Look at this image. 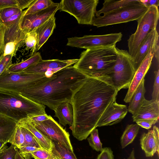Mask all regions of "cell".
<instances>
[{
  "label": "cell",
  "mask_w": 159,
  "mask_h": 159,
  "mask_svg": "<svg viewBox=\"0 0 159 159\" xmlns=\"http://www.w3.org/2000/svg\"><path fill=\"white\" fill-rule=\"evenodd\" d=\"M18 126L25 128L32 133L38 141L41 148L52 152L54 146L52 140L46 137L29 120L27 117L17 122Z\"/></svg>",
  "instance_id": "obj_21"
},
{
  "label": "cell",
  "mask_w": 159,
  "mask_h": 159,
  "mask_svg": "<svg viewBox=\"0 0 159 159\" xmlns=\"http://www.w3.org/2000/svg\"><path fill=\"white\" fill-rule=\"evenodd\" d=\"M98 0H62L59 10L73 16L80 24L92 25Z\"/></svg>",
  "instance_id": "obj_8"
},
{
  "label": "cell",
  "mask_w": 159,
  "mask_h": 159,
  "mask_svg": "<svg viewBox=\"0 0 159 159\" xmlns=\"http://www.w3.org/2000/svg\"><path fill=\"white\" fill-rule=\"evenodd\" d=\"M56 26V18L53 16L35 30L37 38L36 52L42 47L52 35Z\"/></svg>",
  "instance_id": "obj_20"
},
{
  "label": "cell",
  "mask_w": 159,
  "mask_h": 159,
  "mask_svg": "<svg viewBox=\"0 0 159 159\" xmlns=\"http://www.w3.org/2000/svg\"><path fill=\"white\" fill-rule=\"evenodd\" d=\"M87 77L71 66L58 70L20 93L54 111L61 103L70 102L73 93Z\"/></svg>",
  "instance_id": "obj_2"
},
{
  "label": "cell",
  "mask_w": 159,
  "mask_h": 159,
  "mask_svg": "<svg viewBox=\"0 0 159 159\" xmlns=\"http://www.w3.org/2000/svg\"><path fill=\"white\" fill-rule=\"evenodd\" d=\"M24 11L14 14L2 22L5 27L8 26L12 24L20 18L23 15Z\"/></svg>",
  "instance_id": "obj_44"
},
{
  "label": "cell",
  "mask_w": 159,
  "mask_h": 159,
  "mask_svg": "<svg viewBox=\"0 0 159 159\" xmlns=\"http://www.w3.org/2000/svg\"><path fill=\"white\" fill-rule=\"evenodd\" d=\"M45 107L20 93L0 89V114L17 122L28 117L46 114Z\"/></svg>",
  "instance_id": "obj_4"
},
{
  "label": "cell",
  "mask_w": 159,
  "mask_h": 159,
  "mask_svg": "<svg viewBox=\"0 0 159 159\" xmlns=\"http://www.w3.org/2000/svg\"><path fill=\"white\" fill-rule=\"evenodd\" d=\"M34 0H16L17 7L23 11L26 8H28Z\"/></svg>",
  "instance_id": "obj_46"
},
{
  "label": "cell",
  "mask_w": 159,
  "mask_h": 159,
  "mask_svg": "<svg viewBox=\"0 0 159 159\" xmlns=\"http://www.w3.org/2000/svg\"><path fill=\"white\" fill-rule=\"evenodd\" d=\"M158 39L159 34L157 28L151 30L143 42L133 59L136 70Z\"/></svg>",
  "instance_id": "obj_19"
},
{
  "label": "cell",
  "mask_w": 159,
  "mask_h": 159,
  "mask_svg": "<svg viewBox=\"0 0 159 159\" xmlns=\"http://www.w3.org/2000/svg\"><path fill=\"white\" fill-rule=\"evenodd\" d=\"M16 0H0V9L10 7H17Z\"/></svg>",
  "instance_id": "obj_45"
},
{
  "label": "cell",
  "mask_w": 159,
  "mask_h": 159,
  "mask_svg": "<svg viewBox=\"0 0 159 159\" xmlns=\"http://www.w3.org/2000/svg\"><path fill=\"white\" fill-rule=\"evenodd\" d=\"M159 19L158 7L151 6L148 7L146 11L137 20L136 30L129 36L127 40L128 52L133 59L149 33L157 28Z\"/></svg>",
  "instance_id": "obj_6"
},
{
  "label": "cell",
  "mask_w": 159,
  "mask_h": 159,
  "mask_svg": "<svg viewBox=\"0 0 159 159\" xmlns=\"http://www.w3.org/2000/svg\"><path fill=\"white\" fill-rule=\"evenodd\" d=\"M15 159H25L20 153L19 149L17 151Z\"/></svg>",
  "instance_id": "obj_51"
},
{
  "label": "cell",
  "mask_w": 159,
  "mask_h": 159,
  "mask_svg": "<svg viewBox=\"0 0 159 159\" xmlns=\"http://www.w3.org/2000/svg\"><path fill=\"white\" fill-rule=\"evenodd\" d=\"M18 148L11 144L0 153V159H15Z\"/></svg>",
  "instance_id": "obj_36"
},
{
  "label": "cell",
  "mask_w": 159,
  "mask_h": 159,
  "mask_svg": "<svg viewBox=\"0 0 159 159\" xmlns=\"http://www.w3.org/2000/svg\"><path fill=\"white\" fill-rule=\"evenodd\" d=\"M30 155L34 159H52L53 156L52 152L43 148L32 152Z\"/></svg>",
  "instance_id": "obj_35"
},
{
  "label": "cell",
  "mask_w": 159,
  "mask_h": 159,
  "mask_svg": "<svg viewBox=\"0 0 159 159\" xmlns=\"http://www.w3.org/2000/svg\"><path fill=\"white\" fill-rule=\"evenodd\" d=\"M139 126L137 124L128 125L120 138V144L122 148L131 143L137 135Z\"/></svg>",
  "instance_id": "obj_27"
},
{
  "label": "cell",
  "mask_w": 159,
  "mask_h": 159,
  "mask_svg": "<svg viewBox=\"0 0 159 159\" xmlns=\"http://www.w3.org/2000/svg\"><path fill=\"white\" fill-rule=\"evenodd\" d=\"M59 3H55L53 5L38 12L24 16L20 22V27L26 34L35 30L42 25L59 10Z\"/></svg>",
  "instance_id": "obj_13"
},
{
  "label": "cell",
  "mask_w": 159,
  "mask_h": 159,
  "mask_svg": "<svg viewBox=\"0 0 159 159\" xmlns=\"http://www.w3.org/2000/svg\"><path fill=\"white\" fill-rule=\"evenodd\" d=\"M40 149L41 148L34 146H25L19 148V151L25 159H31L30 152Z\"/></svg>",
  "instance_id": "obj_39"
},
{
  "label": "cell",
  "mask_w": 159,
  "mask_h": 159,
  "mask_svg": "<svg viewBox=\"0 0 159 159\" xmlns=\"http://www.w3.org/2000/svg\"></svg>",
  "instance_id": "obj_53"
},
{
  "label": "cell",
  "mask_w": 159,
  "mask_h": 159,
  "mask_svg": "<svg viewBox=\"0 0 159 159\" xmlns=\"http://www.w3.org/2000/svg\"><path fill=\"white\" fill-rule=\"evenodd\" d=\"M52 141L54 146L52 152L55 153L62 159H77L74 152L70 151L59 142Z\"/></svg>",
  "instance_id": "obj_29"
},
{
  "label": "cell",
  "mask_w": 159,
  "mask_h": 159,
  "mask_svg": "<svg viewBox=\"0 0 159 159\" xmlns=\"http://www.w3.org/2000/svg\"><path fill=\"white\" fill-rule=\"evenodd\" d=\"M22 16L12 24L5 27L3 56L11 55L13 56L24 42L27 34L20 27V22Z\"/></svg>",
  "instance_id": "obj_12"
},
{
  "label": "cell",
  "mask_w": 159,
  "mask_h": 159,
  "mask_svg": "<svg viewBox=\"0 0 159 159\" xmlns=\"http://www.w3.org/2000/svg\"><path fill=\"white\" fill-rule=\"evenodd\" d=\"M52 159H62V158L60 157L58 155L55 153L52 152Z\"/></svg>",
  "instance_id": "obj_52"
},
{
  "label": "cell",
  "mask_w": 159,
  "mask_h": 159,
  "mask_svg": "<svg viewBox=\"0 0 159 159\" xmlns=\"http://www.w3.org/2000/svg\"><path fill=\"white\" fill-rule=\"evenodd\" d=\"M116 46L86 49L73 66L87 77H109L116 61Z\"/></svg>",
  "instance_id": "obj_3"
},
{
  "label": "cell",
  "mask_w": 159,
  "mask_h": 159,
  "mask_svg": "<svg viewBox=\"0 0 159 159\" xmlns=\"http://www.w3.org/2000/svg\"><path fill=\"white\" fill-rule=\"evenodd\" d=\"M143 4L148 8L151 6H155L158 7L159 6V2L158 0H141Z\"/></svg>",
  "instance_id": "obj_47"
},
{
  "label": "cell",
  "mask_w": 159,
  "mask_h": 159,
  "mask_svg": "<svg viewBox=\"0 0 159 159\" xmlns=\"http://www.w3.org/2000/svg\"><path fill=\"white\" fill-rule=\"evenodd\" d=\"M54 116L58 118L59 124L65 126L73 124L74 114L73 107L70 102H66L59 105L54 111Z\"/></svg>",
  "instance_id": "obj_22"
},
{
  "label": "cell",
  "mask_w": 159,
  "mask_h": 159,
  "mask_svg": "<svg viewBox=\"0 0 159 159\" xmlns=\"http://www.w3.org/2000/svg\"><path fill=\"white\" fill-rule=\"evenodd\" d=\"M158 121L152 120H144L136 121V124L139 126L146 129H150L153 125L155 124Z\"/></svg>",
  "instance_id": "obj_43"
},
{
  "label": "cell",
  "mask_w": 159,
  "mask_h": 159,
  "mask_svg": "<svg viewBox=\"0 0 159 159\" xmlns=\"http://www.w3.org/2000/svg\"><path fill=\"white\" fill-rule=\"evenodd\" d=\"M97 159H114L113 151L110 148H104L100 153L98 155Z\"/></svg>",
  "instance_id": "obj_40"
},
{
  "label": "cell",
  "mask_w": 159,
  "mask_h": 159,
  "mask_svg": "<svg viewBox=\"0 0 159 159\" xmlns=\"http://www.w3.org/2000/svg\"><path fill=\"white\" fill-rule=\"evenodd\" d=\"M90 135L89 137L87 138L89 145L96 151L101 152L103 148L98 136V129H95Z\"/></svg>",
  "instance_id": "obj_31"
},
{
  "label": "cell",
  "mask_w": 159,
  "mask_h": 159,
  "mask_svg": "<svg viewBox=\"0 0 159 159\" xmlns=\"http://www.w3.org/2000/svg\"><path fill=\"white\" fill-rule=\"evenodd\" d=\"M42 60L40 53L36 52L32 54L28 59L19 63L12 64L7 71L13 73L22 72L27 68Z\"/></svg>",
  "instance_id": "obj_26"
},
{
  "label": "cell",
  "mask_w": 159,
  "mask_h": 159,
  "mask_svg": "<svg viewBox=\"0 0 159 159\" xmlns=\"http://www.w3.org/2000/svg\"><path fill=\"white\" fill-rule=\"evenodd\" d=\"M48 77L44 74L13 73L6 70L0 75V89L20 93Z\"/></svg>",
  "instance_id": "obj_9"
},
{
  "label": "cell",
  "mask_w": 159,
  "mask_h": 159,
  "mask_svg": "<svg viewBox=\"0 0 159 159\" xmlns=\"http://www.w3.org/2000/svg\"><path fill=\"white\" fill-rule=\"evenodd\" d=\"M17 126V122L0 114V141L8 143Z\"/></svg>",
  "instance_id": "obj_23"
},
{
  "label": "cell",
  "mask_w": 159,
  "mask_h": 159,
  "mask_svg": "<svg viewBox=\"0 0 159 159\" xmlns=\"http://www.w3.org/2000/svg\"><path fill=\"white\" fill-rule=\"evenodd\" d=\"M24 42L27 48L29 49L32 50V54L36 52L37 38V34L35 30L27 34Z\"/></svg>",
  "instance_id": "obj_33"
},
{
  "label": "cell",
  "mask_w": 159,
  "mask_h": 159,
  "mask_svg": "<svg viewBox=\"0 0 159 159\" xmlns=\"http://www.w3.org/2000/svg\"><path fill=\"white\" fill-rule=\"evenodd\" d=\"M5 26L0 19V57L3 55L4 50V33Z\"/></svg>",
  "instance_id": "obj_41"
},
{
  "label": "cell",
  "mask_w": 159,
  "mask_h": 159,
  "mask_svg": "<svg viewBox=\"0 0 159 159\" xmlns=\"http://www.w3.org/2000/svg\"><path fill=\"white\" fill-rule=\"evenodd\" d=\"M140 145L147 157H152L155 153L159 156V131L154 125L152 129L143 133L140 139Z\"/></svg>",
  "instance_id": "obj_17"
},
{
  "label": "cell",
  "mask_w": 159,
  "mask_h": 159,
  "mask_svg": "<svg viewBox=\"0 0 159 159\" xmlns=\"http://www.w3.org/2000/svg\"><path fill=\"white\" fill-rule=\"evenodd\" d=\"M154 56L156 59L158 64L159 61V39L156 42L153 50Z\"/></svg>",
  "instance_id": "obj_48"
},
{
  "label": "cell",
  "mask_w": 159,
  "mask_h": 159,
  "mask_svg": "<svg viewBox=\"0 0 159 159\" xmlns=\"http://www.w3.org/2000/svg\"><path fill=\"white\" fill-rule=\"evenodd\" d=\"M78 60V59L63 60L42 59L22 72L30 74H44L49 77L58 70L74 64Z\"/></svg>",
  "instance_id": "obj_14"
},
{
  "label": "cell",
  "mask_w": 159,
  "mask_h": 159,
  "mask_svg": "<svg viewBox=\"0 0 159 159\" xmlns=\"http://www.w3.org/2000/svg\"><path fill=\"white\" fill-rule=\"evenodd\" d=\"M25 137L21 127L18 126L8 143L16 146L18 149L23 146Z\"/></svg>",
  "instance_id": "obj_30"
},
{
  "label": "cell",
  "mask_w": 159,
  "mask_h": 159,
  "mask_svg": "<svg viewBox=\"0 0 159 159\" xmlns=\"http://www.w3.org/2000/svg\"><path fill=\"white\" fill-rule=\"evenodd\" d=\"M13 56L7 55L0 57V75L4 71L7 70L12 64V60Z\"/></svg>",
  "instance_id": "obj_37"
},
{
  "label": "cell",
  "mask_w": 159,
  "mask_h": 159,
  "mask_svg": "<svg viewBox=\"0 0 159 159\" xmlns=\"http://www.w3.org/2000/svg\"><path fill=\"white\" fill-rule=\"evenodd\" d=\"M50 116H48L46 113L43 115L28 117L27 118L32 124L34 125L48 119Z\"/></svg>",
  "instance_id": "obj_42"
},
{
  "label": "cell",
  "mask_w": 159,
  "mask_h": 159,
  "mask_svg": "<svg viewBox=\"0 0 159 159\" xmlns=\"http://www.w3.org/2000/svg\"><path fill=\"white\" fill-rule=\"evenodd\" d=\"M55 3L51 0H34L29 7L24 10L23 16L41 11L53 5Z\"/></svg>",
  "instance_id": "obj_28"
},
{
  "label": "cell",
  "mask_w": 159,
  "mask_h": 159,
  "mask_svg": "<svg viewBox=\"0 0 159 159\" xmlns=\"http://www.w3.org/2000/svg\"><path fill=\"white\" fill-rule=\"evenodd\" d=\"M118 91L109 77H87L75 91L70 102L74 114L72 135L85 139L97 127L105 111L116 99Z\"/></svg>",
  "instance_id": "obj_1"
},
{
  "label": "cell",
  "mask_w": 159,
  "mask_h": 159,
  "mask_svg": "<svg viewBox=\"0 0 159 159\" xmlns=\"http://www.w3.org/2000/svg\"><path fill=\"white\" fill-rule=\"evenodd\" d=\"M133 121L144 120L158 121L159 102L148 100L145 98L138 108L132 115Z\"/></svg>",
  "instance_id": "obj_18"
},
{
  "label": "cell",
  "mask_w": 159,
  "mask_h": 159,
  "mask_svg": "<svg viewBox=\"0 0 159 159\" xmlns=\"http://www.w3.org/2000/svg\"><path fill=\"white\" fill-rule=\"evenodd\" d=\"M128 111L125 105L118 104L115 100L102 115L97 127L113 125L120 122L125 117Z\"/></svg>",
  "instance_id": "obj_16"
},
{
  "label": "cell",
  "mask_w": 159,
  "mask_h": 159,
  "mask_svg": "<svg viewBox=\"0 0 159 159\" xmlns=\"http://www.w3.org/2000/svg\"><path fill=\"white\" fill-rule=\"evenodd\" d=\"M141 2V0H105L102 8L96 11L95 16H101L102 14H105L125 6Z\"/></svg>",
  "instance_id": "obj_24"
},
{
  "label": "cell",
  "mask_w": 159,
  "mask_h": 159,
  "mask_svg": "<svg viewBox=\"0 0 159 159\" xmlns=\"http://www.w3.org/2000/svg\"><path fill=\"white\" fill-rule=\"evenodd\" d=\"M33 125L46 137L52 140L59 142L73 152L69 133L51 116L48 120Z\"/></svg>",
  "instance_id": "obj_11"
},
{
  "label": "cell",
  "mask_w": 159,
  "mask_h": 159,
  "mask_svg": "<svg viewBox=\"0 0 159 159\" xmlns=\"http://www.w3.org/2000/svg\"><path fill=\"white\" fill-rule=\"evenodd\" d=\"M148 8L140 2L130 5L103 14L95 16L92 25L100 27L136 20L146 11Z\"/></svg>",
  "instance_id": "obj_5"
},
{
  "label": "cell",
  "mask_w": 159,
  "mask_h": 159,
  "mask_svg": "<svg viewBox=\"0 0 159 159\" xmlns=\"http://www.w3.org/2000/svg\"><path fill=\"white\" fill-rule=\"evenodd\" d=\"M127 159H135L134 152V149H133L131 152L129 156Z\"/></svg>",
  "instance_id": "obj_50"
},
{
  "label": "cell",
  "mask_w": 159,
  "mask_h": 159,
  "mask_svg": "<svg viewBox=\"0 0 159 159\" xmlns=\"http://www.w3.org/2000/svg\"><path fill=\"white\" fill-rule=\"evenodd\" d=\"M123 35L120 32L103 35H85L67 39L66 45L86 50L103 47L116 46L120 41Z\"/></svg>",
  "instance_id": "obj_10"
},
{
  "label": "cell",
  "mask_w": 159,
  "mask_h": 159,
  "mask_svg": "<svg viewBox=\"0 0 159 159\" xmlns=\"http://www.w3.org/2000/svg\"><path fill=\"white\" fill-rule=\"evenodd\" d=\"M22 11L18 7H10L0 9V19L3 22L13 15Z\"/></svg>",
  "instance_id": "obj_34"
},
{
  "label": "cell",
  "mask_w": 159,
  "mask_h": 159,
  "mask_svg": "<svg viewBox=\"0 0 159 159\" xmlns=\"http://www.w3.org/2000/svg\"><path fill=\"white\" fill-rule=\"evenodd\" d=\"M21 127L25 139V142L23 146H30L42 148L38 141L33 134L26 128Z\"/></svg>",
  "instance_id": "obj_32"
},
{
  "label": "cell",
  "mask_w": 159,
  "mask_h": 159,
  "mask_svg": "<svg viewBox=\"0 0 159 159\" xmlns=\"http://www.w3.org/2000/svg\"><path fill=\"white\" fill-rule=\"evenodd\" d=\"M7 143L0 141V153L8 148Z\"/></svg>",
  "instance_id": "obj_49"
},
{
  "label": "cell",
  "mask_w": 159,
  "mask_h": 159,
  "mask_svg": "<svg viewBox=\"0 0 159 159\" xmlns=\"http://www.w3.org/2000/svg\"><path fill=\"white\" fill-rule=\"evenodd\" d=\"M155 80L152 94V100L159 102V70L155 71Z\"/></svg>",
  "instance_id": "obj_38"
},
{
  "label": "cell",
  "mask_w": 159,
  "mask_h": 159,
  "mask_svg": "<svg viewBox=\"0 0 159 159\" xmlns=\"http://www.w3.org/2000/svg\"><path fill=\"white\" fill-rule=\"evenodd\" d=\"M154 45L149 51L136 70L124 99V100L125 102H129L130 101L133 95L144 79L146 74L149 69L154 57L153 50Z\"/></svg>",
  "instance_id": "obj_15"
},
{
  "label": "cell",
  "mask_w": 159,
  "mask_h": 159,
  "mask_svg": "<svg viewBox=\"0 0 159 159\" xmlns=\"http://www.w3.org/2000/svg\"><path fill=\"white\" fill-rule=\"evenodd\" d=\"M144 79L142 81L129 102L128 111L132 115L138 108L145 98L146 92L144 86Z\"/></svg>",
  "instance_id": "obj_25"
},
{
  "label": "cell",
  "mask_w": 159,
  "mask_h": 159,
  "mask_svg": "<svg viewBox=\"0 0 159 159\" xmlns=\"http://www.w3.org/2000/svg\"><path fill=\"white\" fill-rule=\"evenodd\" d=\"M116 61L110 75L112 84L118 92L129 88L136 71L133 60L128 51L116 48Z\"/></svg>",
  "instance_id": "obj_7"
}]
</instances>
